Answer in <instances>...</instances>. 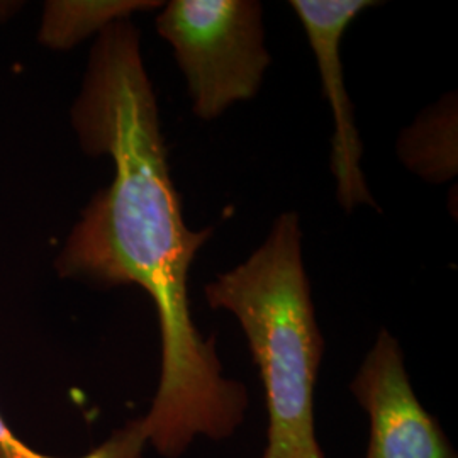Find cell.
I'll return each mask as SVG.
<instances>
[{
    "instance_id": "obj_1",
    "label": "cell",
    "mask_w": 458,
    "mask_h": 458,
    "mask_svg": "<svg viewBox=\"0 0 458 458\" xmlns=\"http://www.w3.org/2000/svg\"><path fill=\"white\" fill-rule=\"evenodd\" d=\"M72 123L83 149L111 157L114 179L83 211L56 260L68 278L114 287L134 284L158 314L162 376L141 418L148 442L181 458L199 437L231 438L245 421L250 394L225 376L216 336L194 323L187 278L213 228H189L174 185L158 104L140 34L121 19L98 33Z\"/></svg>"
},
{
    "instance_id": "obj_2",
    "label": "cell",
    "mask_w": 458,
    "mask_h": 458,
    "mask_svg": "<svg viewBox=\"0 0 458 458\" xmlns=\"http://www.w3.org/2000/svg\"><path fill=\"white\" fill-rule=\"evenodd\" d=\"M213 310L231 312L260 370L268 445L263 458H325L316 437L314 393L325 338L302 259L299 216H278L253 255L204 287Z\"/></svg>"
},
{
    "instance_id": "obj_3",
    "label": "cell",
    "mask_w": 458,
    "mask_h": 458,
    "mask_svg": "<svg viewBox=\"0 0 458 458\" xmlns=\"http://www.w3.org/2000/svg\"><path fill=\"white\" fill-rule=\"evenodd\" d=\"M185 75L194 114L213 121L255 98L272 58L257 0H172L157 17Z\"/></svg>"
},
{
    "instance_id": "obj_4",
    "label": "cell",
    "mask_w": 458,
    "mask_h": 458,
    "mask_svg": "<svg viewBox=\"0 0 458 458\" xmlns=\"http://www.w3.org/2000/svg\"><path fill=\"white\" fill-rule=\"evenodd\" d=\"M350 393L370 420L367 458H458L440 423L414 393L403 348L389 329H380Z\"/></svg>"
},
{
    "instance_id": "obj_5",
    "label": "cell",
    "mask_w": 458,
    "mask_h": 458,
    "mask_svg": "<svg viewBox=\"0 0 458 458\" xmlns=\"http://www.w3.org/2000/svg\"><path fill=\"white\" fill-rule=\"evenodd\" d=\"M289 5L301 19L321 75L323 92L333 113L335 132L331 138L329 168L336 179V197L346 213L357 206L377 208L361 172L360 134L355 123L352 100L344 87L340 47L346 28L369 7L372 0H291Z\"/></svg>"
},
{
    "instance_id": "obj_6",
    "label": "cell",
    "mask_w": 458,
    "mask_h": 458,
    "mask_svg": "<svg viewBox=\"0 0 458 458\" xmlns=\"http://www.w3.org/2000/svg\"><path fill=\"white\" fill-rule=\"evenodd\" d=\"M457 94H446L401 132L397 155L423 181L445 183L457 175Z\"/></svg>"
},
{
    "instance_id": "obj_7",
    "label": "cell",
    "mask_w": 458,
    "mask_h": 458,
    "mask_svg": "<svg viewBox=\"0 0 458 458\" xmlns=\"http://www.w3.org/2000/svg\"><path fill=\"white\" fill-rule=\"evenodd\" d=\"M164 2L119 0V2H55L48 4L43 39L55 48H70L89 34L128 19L132 13L162 7Z\"/></svg>"
},
{
    "instance_id": "obj_8",
    "label": "cell",
    "mask_w": 458,
    "mask_h": 458,
    "mask_svg": "<svg viewBox=\"0 0 458 458\" xmlns=\"http://www.w3.org/2000/svg\"><path fill=\"white\" fill-rule=\"evenodd\" d=\"M147 442L141 420H132L123 429H117L107 442L81 458H141ZM0 458L55 457L36 454L28 445L19 442L0 416Z\"/></svg>"
}]
</instances>
